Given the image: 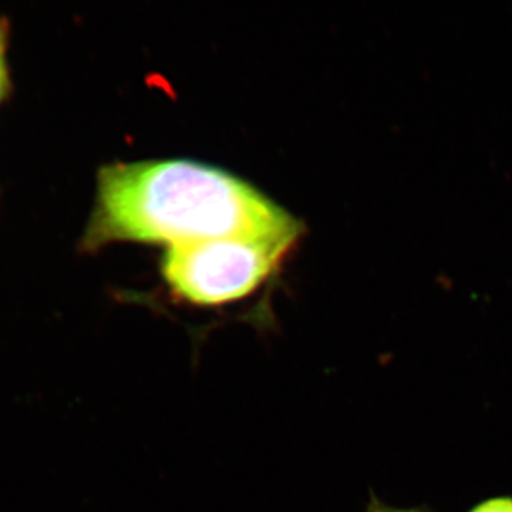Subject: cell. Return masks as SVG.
<instances>
[{
    "label": "cell",
    "mask_w": 512,
    "mask_h": 512,
    "mask_svg": "<svg viewBox=\"0 0 512 512\" xmlns=\"http://www.w3.org/2000/svg\"><path fill=\"white\" fill-rule=\"evenodd\" d=\"M302 222L237 175L188 160L104 165L80 251L117 242L178 245L229 237L301 238Z\"/></svg>",
    "instance_id": "cell-1"
},
{
    "label": "cell",
    "mask_w": 512,
    "mask_h": 512,
    "mask_svg": "<svg viewBox=\"0 0 512 512\" xmlns=\"http://www.w3.org/2000/svg\"><path fill=\"white\" fill-rule=\"evenodd\" d=\"M296 241L229 237L167 248L161 278L175 301L200 309L225 308L258 292Z\"/></svg>",
    "instance_id": "cell-2"
},
{
    "label": "cell",
    "mask_w": 512,
    "mask_h": 512,
    "mask_svg": "<svg viewBox=\"0 0 512 512\" xmlns=\"http://www.w3.org/2000/svg\"><path fill=\"white\" fill-rule=\"evenodd\" d=\"M10 23L0 18V104L12 94V73L9 66Z\"/></svg>",
    "instance_id": "cell-3"
},
{
    "label": "cell",
    "mask_w": 512,
    "mask_h": 512,
    "mask_svg": "<svg viewBox=\"0 0 512 512\" xmlns=\"http://www.w3.org/2000/svg\"><path fill=\"white\" fill-rule=\"evenodd\" d=\"M468 512H512V497L490 498Z\"/></svg>",
    "instance_id": "cell-4"
},
{
    "label": "cell",
    "mask_w": 512,
    "mask_h": 512,
    "mask_svg": "<svg viewBox=\"0 0 512 512\" xmlns=\"http://www.w3.org/2000/svg\"><path fill=\"white\" fill-rule=\"evenodd\" d=\"M366 512H431L426 507H414V508H396L392 505L382 503L376 495L372 494L370 497L369 504H367Z\"/></svg>",
    "instance_id": "cell-5"
}]
</instances>
